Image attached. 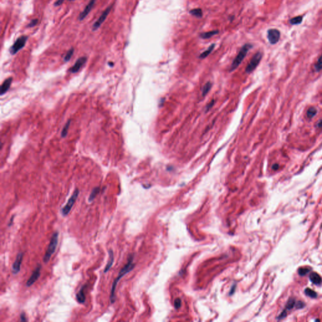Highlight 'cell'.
<instances>
[{
  "mask_svg": "<svg viewBox=\"0 0 322 322\" xmlns=\"http://www.w3.org/2000/svg\"><path fill=\"white\" fill-rule=\"evenodd\" d=\"M108 254H109V259L107 263V264L105 266V268L104 269V273H106L108 272V271L111 269L112 267L113 263H114V254L113 251L112 249H110L108 250Z\"/></svg>",
  "mask_w": 322,
  "mask_h": 322,
  "instance_id": "14",
  "label": "cell"
},
{
  "mask_svg": "<svg viewBox=\"0 0 322 322\" xmlns=\"http://www.w3.org/2000/svg\"><path fill=\"white\" fill-rule=\"evenodd\" d=\"M252 47H253L252 45L250 44V43H246V44H245L242 47L241 51H239L238 54H237V56L233 60V61L231 65V69H230L231 70L236 69L238 67V65L242 63L245 57V56H247L249 51L250 48H252Z\"/></svg>",
  "mask_w": 322,
  "mask_h": 322,
  "instance_id": "3",
  "label": "cell"
},
{
  "mask_svg": "<svg viewBox=\"0 0 322 322\" xmlns=\"http://www.w3.org/2000/svg\"><path fill=\"white\" fill-rule=\"evenodd\" d=\"M69 1H75V0H69Z\"/></svg>",
  "mask_w": 322,
  "mask_h": 322,
  "instance_id": "38",
  "label": "cell"
},
{
  "mask_svg": "<svg viewBox=\"0 0 322 322\" xmlns=\"http://www.w3.org/2000/svg\"><path fill=\"white\" fill-rule=\"evenodd\" d=\"M214 103H215V101H214V100H212V101L209 103V105L206 106V110H208L209 109H210V108H211L213 105Z\"/></svg>",
  "mask_w": 322,
  "mask_h": 322,
  "instance_id": "34",
  "label": "cell"
},
{
  "mask_svg": "<svg viewBox=\"0 0 322 322\" xmlns=\"http://www.w3.org/2000/svg\"><path fill=\"white\" fill-rule=\"evenodd\" d=\"M27 40H28V37L26 35L21 36L18 38L13 44V45L10 48V52L11 54L15 55V54H16L19 51H20L21 48H23L26 44Z\"/></svg>",
  "mask_w": 322,
  "mask_h": 322,
  "instance_id": "5",
  "label": "cell"
},
{
  "mask_svg": "<svg viewBox=\"0 0 322 322\" xmlns=\"http://www.w3.org/2000/svg\"><path fill=\"white\" fill-rule=\"evenodd\" d=\"M189 13L197 18H201L203 16V12L201 8H194L190 10Z\"/></svg>",
  "mask_w": 322,
  "mask_h": 322,
  "instance_id": "20",
  "label": "cell"
},
{
  "mask_svg": "<svg viewBox=\"0 0 322 322\" xmlns=\"http://www.w3.org/2000/svg\"><path fill=\"white\" fill-rule=\"evenodd\" d=\"M96 2V0H90V1L88 3V4L86 5V7L84 8L83 12L79 14V18H78L79 21H83L86 17V16L88 15V14L90 13L92 9L93 8Z\"/></svg>",
  "mask_w": 322,
  "mask_h": 322,
  "instance_id": "11",
  "label": "cell"
},
{
  "mask_svg": "<svg viewBox=\"0 0 322 322\" xmlns=\"http://www.w3.org/2000/svg\"><path fill=\"white\" fill-rule=\"evenodd\" d=\"M294 304H295V300H294V299H291L289 300L288 303H287L286 307V309L285 310V312H286L288 310H291L294 307Z\"/></svg>",
  "mask_w": 322,
  "mask_h": 322,
  "instance_id": "26",
  "label": "cell"
},
{
  "mask_svg": "<svg viewBox=\"0 0 322 322\" xmlns=\"http://www.w3.org/2000/svg\"><path fill=\"white\" fill-rule=\"evenodd\" d=\"M111 8H112V6L108 7L104 11V12H103V13L101 15V16H100L99 18L97 20V21L93 24V25H92V31H96L101 26V25L103 23H104V21L106 20L108 15H109V13H110V12H111Z\"/></svg>",
  "mask_w": 322,
  "mask_h": 322,
  "instance_id": "7",
  "label": "cell"
},
{
  "mask_svg": "<svg viewBox=\"0 0 322 322\" xmlns=\"http://www.w3.org/2000/svg\"><path fill=\"white\" fill-rule=\"evenodd\" d=\"M12 81H13L12 78H8L6 80L4 81V82L1 86V91H0V92H1V95H3L4 93H6V92L8 91L11 84H12Z\"/></svg>",
  "mask_w": 322,
  "mask_h": 322,
  "instance_id": "13",
  "label": "cell"
},
{
  "mask_svg": "<svg viewBox=\"0 0 322 322\" xmlns=\"http://www.w3.org/2000/svg\"><path fill=\"white\" fill-rule=\"evenodd\" d=\"M278 168H279V166H278L277 164H274L273 165V166H272V169H274V170H277Z\"/></svg>",
  "mask_w": 322,
  "mask_h": 322,
  "instance_id": "36",
  "label": "cell"
},
{
  "mask_svg": "<svg viewBox=\"0 0 322 322\" xmlns=\"http://www.w3.org/2000/svg\"><path fill=\"white\" fill-rule=\"evenodd\" d=\"M181 299H180L179 298H178L175 300V301H174V307H176V308H179L180 307H181Z\"/></svg>",
  "mask_w": 322,
  "mask_h": 322,
  "instance_id": "31",
  "label": "cell"
},
{
  "mask_svg": "<svg viewBox=\"0 0 322 322\" xmlns=\"http://www.w3.org/2000/svg\"><path fill=\"white\" fill-rule=\"evenodd\" d=\"M281 34L280 32L275 29H269L267 31V39L271 44H276L279 40Z\"/></svg>",
  "mask_w": 322,
  "mask_h": 322,
  "instance_id": "8",
  "label": "cell"
},
{
  "mask_svg": "<svg viewBox=\"0 0 322 322\" xmlns=\"http://www.w3.org/2000/svg\"><path fill=\"white\" fill-rule=\"evenodd\" d=\"M85 286L86 285H84L81 287V288L79 290V292L76 294V299H77V301L79 303H81V304H83L84 303L85 301H86V296H85V294H84V290L85 289Z\"/></svg>",
  "mask_w": 322,
  "mask_h": 322,
  "instance_id": "15",
  "label": "cell"
},
{
  "mask_svg": "<svg viewBox=\"0 0 322 322\" xmlns=\"http://www.w3.org/2000/svg\"><path fill=\"white\" fill-rule=\"evenodd\" d=\"M218 33H219V31H218V30L206 32H203V33H201V34H200V37L203 39H208L212 37L213 36L218 34Z\"/></svg>",
  "mask_w": 322,
  "mask_h": 322,
  "instance_id": "17",
  "label": "cell"
},
{
  "mask_svg": "<svg viewBox=\"0 0 322 322\" xmlns=\"http://www.w3.org/2000/svg\"><path fill=\"white\" fill-rule=\"evenodd\" d=\"M20 321H26L27 319L26 317V315L24 312H22L20 314Z\"/></svg>",
  "mask_w": 322,
  "mask_h": 322,
  "instance_id": "32",
  "label": "cell"
},
{
  "mask_svg": "<svg viewBox=\"0 0 322 322\" xmlns=\"http://www.w3.org/2000/svg\"><path fill=\"white\" fill-rule=\"evenodd\" d=\"M315 69L316 71H320L322 69V55L318 59L317 62L315 65Z\"/></svg>",
  "mask_w": 322,
  "mask_h": 322,
  "instance_id": "27",
  "label": "cell"
},
{
  "mask_svg": "<svg viewBox=\"0 0 322 322\" xmlns=\"http://www.w3.org/2000/svg\"><path fill=\"white\" fill-rule=\"evenodd\" d=\"M310 271V268H307V267H302L300 268L298 271V272L300 276H304L306 275L308 272Z\"/></svg>",
  "mask_w": 322,
  "mask_h": 322,
  "instance_id": "29",
  "label": "cell"
},
{
  "mask_svg": "<svg viewBox=\"0 0 322 322\" xmlns=\"http://www.w3.org/2000/svg\"><path fill=\"white\" fill-rule=\"evenodd\" d=\"M74 52V49L73 48L69 49L68 52L66 53V54H65V56L64 58V61L65 62H68L73 56Z\"/></svg>",
  "mask_w": 322,
  "mask_h": 322,
  "instance_id": "24",
  "label": "cell"
},
{
  "mask_svg": "<svg viewBox=\"0 0 322 322\" xmlns=\"http://www.w3.org/2000/svg\"><path fill=\"white\" fill-rule=\"evenodd\" d=\"M70 123H71V120H69L67 122V123H65V125H64V127H63V129H62V132H61V137L62 138L65 137L67 136Z\"/></svg>",
  "mask_w": 322,
  "mask_h": 322,
  "instance_id": "22",
  "label": "cell"
},
{
  "mask_svg": "<svg viewBox=\"0 0 322 322\" xmlns=\"http://www.w3.org/2000/svg\"><path fill=\"white\" fill-rule=\"evenodd\" d=\"M303 18V16H296V17H294V18H291L290 20V24H291L293 25H299V24H301L302 23Z\"/></svg>",
  "mask_w": 322,
  "mask_h": 322,
  "instance_id": "21",
  "label": "cell"
},
{
  "mask_svg": "<svg viewBox=\"0 0 322 322\" xmlns=\"http://www.w3.org/2000/svg\"><path fill=\"white\" fill-rule=\"evenodd\" d=\"M100 187H96L95 188L93 189L92 190V191L89 196V199H88V201L89 203H91V202H92V201H93L95 200V198L96 197V196L98 195V194L100 193Z\"/></svg>",
  "mask_w": 322,
  "mask_h": 322,
  "instance_id": "19",
  "label": "cell"
},
{
  "mask_svg": "<svg viewBox=\"0 0 322 322\" xmlns=\"http://www.w3.org/2000/svg\"><path fill=\"white\" fill-rule=\"evenodd\" d=\"M79 194V190L78 188H76L74 190V191L73 194H72V196H70V198L69 199L66 205H65L61 209V213L62 216H66L69 213L70 210H71L73 208V206L76 203V201L78 197Z\"/></svg>",
  "mask_w": 322,
  "mask_h": 322,
  "instance_id": "4",
  "label": "cell"
},
{
  "mask_svg": "<svg viewBox=\"0 0 322 322\" xmlns=\"http://www.w3.org/2000/svg\"><path fill=\"white\" fill-rule=\"evenodd\" d=\"M64 1L65 0H57V1L54 3V5L56 7H59L60 6V5H61L64 3Z\"/></svg>",
  "mask_w": 322,
  "mask_h": 322,
  "instance_id": "33",
  "label": "cell"
},
{
  "mask_svg": "<svg viewBox=\"0 0 322 322\" xmlns=\"http://www.w3.org/2000/svg\"><path fill=\"white\" fill-rule=\"evenodd\" d=\"M316 113H317V111L315 108H310L307 111V116L309 118H313L316 114Z\"/></svg>",
  "mask_w": 322,
  "mask_h": 322,
  "instance_id": "25",
  "label": "cell"
},
{
  "mask_svg": "<svg viewBox=\"0 0 322 322\" xmlns=\"http://www.w3.org/2000/svg\"><path fill=\"white\" fill-rule=\"evenodd\" d=\"M40 269H41L40 265H39L36 267V269L34 270V272H33L32 274L31 275L29 280L26 282V285L27 287H30L38 280V279H39L40 276Z\"/></svg>",
  "mask_w": 322,
  "mask_h": 322,
  "instance_id": "10",
  "label": "cell"
},
{
  "mask_svg": "<svg viewBox=\"0 0 322 322\" xmlns=\"http://www.w3.org/2000/svg\"><path fill=\"white\" fill-rule=\"evenodd\" d=\"M211 86H212V84L210 82H208V83H206L205 84V86L203 88V89H202V95H203V96H205L208 94V92L210 91Z\"/></svg>",
  "mask_w": 322,
  "mask_h": 322,
  "instance_id": "23",
  "label": "cell"
},
{
  "mask_svg": "<svg viewBox=\"0 0 322 322\" xmlns=\"http://www.w3.org/2000/svg\"><path fill=\"white\" fill-rule=\"evenodd\" d=\"M38 23H39V20L38 19H34L32 20L28 24V25H27V27H29V28H32V27H34L35 26H36Z\"/></svg>",
  "mask_w": 322,
  "mask_h": 322,
  "instance_id": "30",
  "label": "cell"
},
{
  "mask_svg": "<svg viewBox=\"0 0 322 322\" xmlns=\"http://www.w3.org/2000/svg\"><path fill=\"white\" fill-rule=\"evenodd\" d=\"M58 239H59V232H55L52 235L51 237L50 242H49L48 248L46 250V252L43 256V262L45 263H47L51 259L52 255L54 254L57 247V245L58 244Z\"/></svg>",
  "mask_w": 322,
  "mask_h": 322,
  "instance_id": "2",
  "label": "cell"
},
{
  "mask_svg": "<svg viewBox=\"0 0 322 322\" xmlns=\"http://www.w3.org/2000/svg\"><path fill=\"white\" fill-rule=\"evenodd\" d=\"M310 279L313 283L316 285H320L322 282L321 277L319 274L316 273V272H312V273L310 274Z\"/></svg>",
  "mask_w": 322,
  "mask_h": 322,
  "instance_id": "16",
  "label": "cell"
},
{
  "mask_svg": "<svg viewBox=\"0 0 322 322\" xmlns=\"http://www.w3.org/2000/svg\"><path fill=\"white\" fill-rule=\"evenodd\" d=\"M262 57H263V55H262L261 52H258L256 53L247 65L246 69H245V72L247 73H250L251 72H252L259 65V62H260Z\"/></svg>",
  "mask_w": 322,
  "mask_h": 322,
  "instance_id": "6",
  "label": "cell"
},
{
  "mask_svg": "<svg viewBox=\"0 0 322 322\" xmlns=\"http://www.w3.org/2000/svg\"><path fill=\"white\" fill-rule=\"evenodd\" d=\"M87 61V58L86 57H81L79 58L77 61L74 64L73 66L69 69V71L71 73H76L81 69V68L83 66Z\"/></svg>",
  "mask_w": 322,
  "mask_h": 322,
  "instance_id": "12",
  "label": "cell"
},
{
  "mask_svg": "<svg viewBox=\"0 0 322 322\" xmlns=\"http://www.w3.org/2000/svg\"><path fill=\"white\" fill-rule=\"evenodd\" d=\"M13 218H14V216H13L12 217V218H11V220H10V222H9V223H8V227H11V226H12V223H13Z\"/></svg>",
  "mask_w": 322,
  "mask_h": 322,
  "instance_id": "35",
  "label": "cell"
},
{
  "mask_svg": "<svg viewBox=\"0 0 322 322\" xmlns=\"http://www.w3.org/2000/svg\"><path fill=\"white\" fill-rule=\"evenodd\" d=\"M109 65H110V66H111H111H113V64H112V62H109Z\"/></svg>",
  "mask_w": 322,
  "mask_h": 322,
  "instance_id": "37",
  "label": "cell"
},
{
  "mask_svg": "<svg viewBox=\"0 0 322 322\" xmlns=\"http://www.w3.org/2000/svg\"><path fill=\"white\" fill-rule=\"evenodd\" d=\"M305 293H306L307 295L312 298H316V296H317V294H316V293L314 291L310 290L309 288H307V290H305Z\"/></svg>",
  "mask_w": 322,
  "mask_h": 322,
  "instance_id": "28",
  "label": "cell"
},
{
  "mask_svg": "<svg viewBox=\"0 0 322 322\" xmlns=\"http://www.w3.org/2000/svg\"><path fill=\"white\" fill-rule=\"evenodd\" d=\"M215 47V43H213V44H211L208 48L206 49L205 51H204L203 53L201 54V55L200 56V59H205L206 57H208L210 55V54L211 53V52L213 51Z\"/></svg>",
  "mask_w": 322,
  "mask_h": 322,
  "instance_id": "18",
  "label": "cell"
},
{
  "mask_svg": "<svg viewBox=\"0 0 322 322\" xmlns=\"http://www.w3.org/2000/svg\"><path fill=\"white\" fill-rule=\"evenodd\" d=\"M133 255H130L128 259V263H127V264H125L124 266V267L120 270V271L119 272L118 276L115 278V279L114 280L112 286H111V293H110V302L111 304H113L114 301H115V299H116L115 290H116V288H117L118 282H119L120 280V279H122V278L123 277V276L127 274L129 272L132 271L133 269L135 267V264L133 263Z\"/></svg>",
  "mask_w": 322,
  "mask_h": 322,
  "instance_id": "1",
  "label": "cell"
},
{
  "mask_svg": "<svg viewBox=\"0 0 322 322\" xmlns=\"http://www.w3.org/2000/svg\"><path fill=\"white\" fill-rule=\"evenodd\" d=\"M23 257V253L20 252L16 255V259L12 266V273L13 274H17L20 271L21 264L22 263Z\"/></svg>",
  "mask_w": 322,
  "mask_h": 322,
  "instance_id": "9",
  "label": "cell"
}]
</instances>
